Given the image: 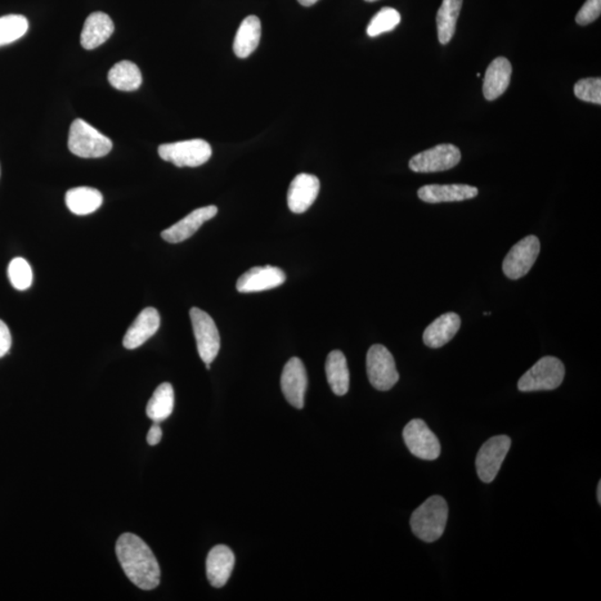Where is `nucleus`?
<instances>
[{"instance_id": "a878e982", "label": "nucleus", "mask_w": 601, "mask_h": 601, "mask_svg": "<svg viewBox=\"0 0 601 601\" xmlns=\"http://www.w3.org/2000/svg\"><path fill=\"white\" fill-rule=\"evenodd\" d=\"M174 389L169 383H161L152 393L146 407V415L154 423L160 424L169 418L174 410Z\"/></svg>"}, {"instance_id": "9d476101", "label": "nucleus", "mask_w": 601, "mask_h": 601, "mask_svg": "<svg viewBox=\"0 0 601 601\" xmlns=\"http://www.w3.org/2000/svg\"><path fill=\"white\" fill-rule=\"evenodd\" d=\"M540 253V242L535 235L524 237L510 250L502 264L505 276L511 280L522 279L531 270Z\"/></svg>"}, {"instance_id": "ddd939ff", "label": "nucleus", "mask_w": 601, "mask_h": 601, "mask_svg": "<svg viewBox=\"0 0 601 601\" xmlns=\"http://www.w3.org/2000/svg\"><path fill=\"white\" fill-rule=\"evenodd\" d=\"M285 280V273L279 268L255 267L237 280L236 289L240 293L262 292V291L277 288L284 284Z\"/></svg>"}, {"instance_id": "393cba45", "label": "nucleus", "mask_w": 601, "mask_h": 601, "mask_svg": "<svg viewBox=\"0 0 601 601\" xmlns=\"http://www.w3.org/2000/svg\"><path fill=\"white\" fill-rule=\"evenodd\" d=\"M109 82L119 91L134 92L141 87L142 73L134 62L122 61L111 67L109 71Z\"/></svg>"}, {"instance_id": "cd10ccee", "label": "nucleus", "mask_w": 601, "mask_h": 601, "mask_svg": "<svg viewBox=\"0 0 601 601\" xmlns=\"http://www.w3.org/2000/svg\"><path fill=\"white\" fill-rule=\"evenodd\" d=\"M29 21L25 16L8 15L0 17V46L12 44L22 37L29 30Z\"/></svg>"}, {"instance_id": "7c9ffc66", "label": "nucleus", "mask_w": 601, "mask_h": 601, "mask_svg": "<svg viewBox=\"0 0 601 601\" xmlns=\"http://www.w3.org/2000/svg\"><path fill=\"white\" fill-rule=\"evenodd\" d=\"M573 92L580 101L601 104V79L599 78L580 80L576 83Z\"/></svg>"}, {"instance_id": "f8f14e48", "label": "nucleus", "mask_w": 601, "mask_h": 601, "mask_svg": "<svg viewBox=\"0 0 601 601\" xmlns=\"http://www.w3.org/2000/svg\"><path fill=\"white\" fill-rule=\"evenodd\" d=\"M281 388L291 406L302 409L308 389V375L299 358H290L281 376Z\"/></svg>"}, {"instance_id": "20e7f679", "label": "nucleus", "mask_w": 601, "mask_h": 601, "mask_svg": "<svg viewBox=\"0 0 601 601\" xmlns=\"http://www.w3.org/2000/svg\"><path fill=\"white\" fill-rule=\"evenodd\" d=\"M564 366L559 358L545 357L528 370L518 383L522 392L549 391L562 385L564 379Z\"/></svg>"}, {"instance_id": "f3484780", "label": "nucleus", "mask_w": 601, "mask_h": 601, "mask_svg": "<svg viewBox=\"0 0 601 601\" xmlns=\"http://www.w3.org/2000/svg\"><path fill=\"white\" fill-rule=\"evenodd\" d=\"M160 325L161 317L156 309L146 308L143 309L124 336V348L134 350L142 347L147 340H150L159 331Z\"/></svg>"}, {"instance_id": "f257e3e1", "label": "nucleus", "mask_w": 601, "mask_h": 601, "mask_svg": "<svg viewBox=\"0 0 601 601\" xmlns=\"http://www.w3.org/2000/svg\"><path fill=\"white\" fill-rule=\"evenodd\" d=\"M116 555L128 580L143 590L160 585L161 569L150 547L134 533H124L116 542Z\"/></svg>"}, {"instance_id": "f704fd0d", "label": "nucleus", "mask_w": 601, "mask_h": 601, "mask_svg": "<svg viewBox=\"0 0 601 601\" xmlns=\"http://www.w3.org/2000/svg\"><path fill=\"white\" fill-rule=\"evenodd\" d=\"M298 2L300 4H302V6L309 7V6H313V4L317 3L318 0H298Z\"/></svg>"}, {"instance_id": "412c9836", "label": "nucleus", "mask_w": 601, "mask_h": 601, "mask_svg": "<svg viewBox=\"0 0 601 601\" xmlns=\"http://www.w3.org/2000/svg\"><path fill=\"white\" fill-rule=\"evenodd\" d=\"M460 326L461 318L457 313L442 314L424 330V342L429 348H441L455 338Z\"/></svg>"}, {"instance_id": "6e6552de", "label": "nucleus", "mask_w": 601, "mask_h": 601, "mask_svg": "<svg viewBox=\"0 0 601 601\" xmlns=\"http://www.w3.org/2000/svg\"><path fill=\"white\" fill-rule=\"evenodd\" d=\"M403 440L412 455L419 459L432 461L440 457V441L424 420L410 421L403 430Z\"/></svg>"}, {"instance_id": "e433bc0d", "label": "nucleus", "mask_w": 601, "mask_h": 601, "mask_svg": "<svg viewBox=\"0 0 601 601\" xmlns=\"http://www.w3.org/2000/svg\"><path fill=\"white\" fill-rule=\"evenodd\" d=\"M366 2H367V3H375V2H378V0H366Z\"/></svg>"}, {"instance_id": "4be33fe9", "label": "nucleus", "mask_w": 601, "mask_h": 601, "mask_svg": "<svg viewBox=\"0 0 601 601\" xmlns=\"http://www.w3.org/2000/svg\"><path fill=\"white\" fill-rule=\"evenodd\" d=\"M262 25L257 16L246 17L242 21L233 43V51L239 58H248L258 48L261 40Z\"/></svg>"}, {"instance_id": "c756f323", "label": "nucleus", "mask_w": 601, "mask_h": 601, "mask_svg": "<svg viewBox=\"0 0 601 601\" xmlns=\"http://www.w3.org/2000/svg\"><path fill=\"white\" fill-rule=\"evenodd\" d=\"M8 277L16 290H29L33 284V270L25 259L16 258L9 263Z\"/></svg>"}, {"instance_id": "b1692460", "label": "nucleus", "mask_w": 601, "mask_h": 601, "mask_svg": "<svg viewBox=\"0 0 601 601\" xmlns=\"http://www.w3.org/2000/svg\"><path fill=\"white\" fill-rule=\"evenodd\" d=\"M65 201L71 213L88 215L101 208L103 195L95 188L76 187L66 193Z\"/></svg>"}, {"instance_id": "2eb2a0df", "label": "nucleus", "mask_w": 601, "mask_h": 601, "mask_svg": "<svg viewBox=\"0 0 601 601\" xmlns=\"http://www.w3.org/2000/svg\"><path fill=\"white\" fill-rule=\"evenodd\" d=\"M320 192V181L312 174H299L288 192V205L291 212L302 214L311 208Z\"/></svg>"}, {"instance_id": "aec40b11", "label": "nucleus", "mask_w": 601, "mask_h": 601, "mask_svg": "<svg viewBox=\"0 0 601 601\" xmlns=\"http://www.w3.org/2000/svg\"><path fill=\"white\" fill-rule=\"evenodd\" d=\"M513 67L505 57H497L488 66L483 78V95L487 101H495L509 87Z\"/></svg>"}, {"instance_id": "72a5a7b5", "label": "nucleus", "mask_w": 601, "mask_h": 601, "mask_svg": "<svg viewBox=\"0 0 601 601\" xmlns=\"http://www.w3.org/2000/svg\"><path fill=\"white\" fill-rule=\"evenodd\" d=\"M161 436H163V432H161L160 424L155 423L152 425L149 433H147V442H149L150 446L159 445Z\"/></svg>"}, {"instance_id": "423d86ee", "label": "nucleus", "mask_w": 601, "mask_h": 601, "mask_svg": "<svg viewBox=\"0 0 601 601\" xmlns=\"http://www.w3.org/2000/svg\"><path fill=\"white\" fill-rule=\"evenodd\" d=\"M161 160L170 161L177 168H197L206 163L212 156V147L204 140H190L159 147Z\"/></svg>"}, {"instance_id": "0eeeda50", "label": "nucleus", "mask_w": 601, "mask_h": 601, "mask_svg": "<svg viewBox=\"0 0 601 601\" xmlns=\"http://www.w3.org/2000/svg\"><path fill=\"white\" fill-rule=\"evenodd\" d=\"M193 332H194L197 351L205 365H210L218 357L221 348V338L212 317L203 309L192 308L190 311Z\"/></svg>"}, {"instance_id": "bb28decb", "label": "nucleus", "mask_w": 601, "mask_h": 601, "mask_svg": "<svg viewBox=\"0 0 601 601\" xmlns=\"http://www.w3.org/2000/svg\"><path fill=\"white\" fill-rule=\"evenodd\" d=\"M464 0H443L437 13L439 42L442 45L450 43L456 33L457 18H459Z\"/></svg>"}, {"instance_id": "2f4dec72", "label": "nucleus", "mask_w": 601, "mask_h": 601, "mask_svg": "<svg viewBox=\"0 0 601 601\" xmlns=\"http://www.w3.org/2000/svg\"><path fill=\"white\" fill-rule=\"evenodd\" d=\"M601 12V0H587L584 6L578 12L576 22L578 25L586 26L599 18Z\"/></svg>"}, {"instance_id": "a211bd4d", "label": "nucleus", "mask_w": 601, "mask_h": 601, "mask_svg": "<svg viewBox=\"0 0 601 601\" xmlns=\"http://www.w3.org/2000/svg\"><path fill=\"white\" fill-rule=\"evenodd\" d=\"M478 188L465 184H450V185H424L418 191V196L425 203L437 204L447 202H461L474 199L478 195Z\"/></svg>"}, {"instance_id": "5701e85b", "label": "nucleus", "mask_w": 601, "mask_h": 601, "mask_svg": "<svg viewBox=\"0 0 601 601\" xmlns=\"http://www.w3.org/2000/svg\"><path fill=\"white\" fill-rule=\"evenodd\" d=\"M325 374L332 391L336 396L347 394L350 388V372L347 358L339 350H334L327 356Z\"/></svg>"}, {"instance_id": "4c0bfd02", "label": "nucleus", "mask_w": 601, "mask_h": 601, "mask_svg": "<svg viewBox=\"0 0 601 601\" xmlns=\"http://www.w3.org/2000/svg\"><path fill=\"white\" fill-rule=\"evenodd\" d=\"M0 174H2V169H0Z\"/></svg>"}, {"instance_id": "c9c22d12", "label": "nucleus", "mask_w": 601, "mask_h": 601, "mask_svg": "<svg viewBox=\"0 0 601 601\" xmlns=\"http://www.w3.org/2000/svg\"><path fill=\"white\" fill-rule=\"evenodd\" d=\"M597 500H598V504L600 505L601 504V482H599L598 487H597Z\"/></svg>"}, {"instance_id": "dca6fc26", "label": "nucleus", "mask_w": 601, "mask_h": 601, "mask_svg": "<svg viewBox=\"0 0 601 601\" xmlns=\"http://www.w3.org/2000/svg\"><path fill=\"white\" fill-rule=\"evenodd\" d=\"M235 557L233 551L224 545L215 546L206 559V575L215 589L226 585L235 569Z\"/></svg>"}, {"instance_id": "1a4fd4ad", "label": "nucleus", "mask_w": 601, "mask_h": 601, "mask_svg": "<svg viewBox=\"0 0 601 601\" xmlns=\"http://www.w3.org/2000/svg\"><path fill=\"white\" fill-rule=\"evenodd\" d=\"M511 439L508 436H496L489 439L480 448L475 468L480 480L484 483H491L499 473L502 464L510 450Z\"/></svg>"}, {"instance_id": "6ab92c4d", "label": "nucleus", "mask_w": 601, "mask_h": 601, "mask_svg": "<svg viewBox=\"0 0 601 601\" xmlns=\"http://www.w3.org/2000/svg\"><path fill=\"white\" fill-rule=\"evenodd\" d=\"M114 22L105 12L91 13L84 22L80 44L87 51L100 47L114 33Z\"/></svg>"}, {"instance_id": "c85d7f7f", "label": "nucleus", "mask_w": 601, "mask_h": 601, "mask_svg": "<svg viewBox=\"0 0 601 601\" xmlns=\"http://www.w3.org/2000/svg\"><path fill=\"white\" fill-rule=\"evenodd\" d=\"M401 15L397 9L384 7L372 18L366 29L367 36L378 37L381 34L388 33L400 24Z\"/></svg>"}, {"instance_id": "f03ea898", "label": "nucleus", "mask_w": 601, "mask_h": 601, "mask_svg": "<svg viewBox=\"0 0 601 601\" xmlns=\"http://www.w3.org/2000/svg\"><path fill=\"white\" fill-rule=\"evenodd\" d=\"M449 508L445 499L440 496L428 498L423 505L412 514L410 526L416 537L428 542L440 539L446 531Z\"/></svg>"}, {"instance_id": "4468645a", "label": "nucleus", "mask_w": 601, "mask_h": 601, "mask_svg": "<svg viewBox=\"0 0 601 601\" xmlns=\"http://www.w3.org/2000/svg\"><path fill=\"white\" fill-rule=\"evenodd\" d=\"M218 208L214 205L193 210L187 217L166 228L161 232V237L169 243L177 244L190 239L205 222L212 219L218 214Z\"/></svg>"}, {"instance_id": "9b49d317", "label": "nucleus", "mask_w": 601, "mask_h": 601, "mask_svg": "<svg viewBox=\"0 0 601 601\" xmlns=\"http://www.w3.org/2000/svg\"><path fill=\"white\" fill-rule=\"evenodd\" d=\"M461 161V152L452 144H440L421 152L409 161L416 173H436L456 168Z\"/></svg>"}, {"instance_id": "7ed1b4c3", "label": "nucleus", "mask_w": 601, "mask_h": 601, "mask_svg": "<svg viewBox=\"0 0 601 601\" xmlns=\"http://www.w3.org/2000/svg\"><path fill=\"white\" fill-rule=\"evenodd\" d=\"M69 149L82 159H100L109 154L113 143L85 120L75 119L70 125Z\"/></svg>"}, {"instance_id": "473e14b6", "label": "nucleus", "mask_w": 601, "mask_h": 601, "mask_svg": "<svg viewBox=\"0 0 601 601\" xmlns=\"http://www.w3.org/2000/svg\"><path fill=\"white\" fill-rule=\"evenodd\" d=\"M12 348V334L6 323L0 320V358L6 356Z\"/></svg>"}, {"instance_id": "39448f33", "label": "nucleus", "mask_w": 601, "mask_h": 601, "mask_svg": "<svg viewBox=\"0 0 601 601\" xmlns=\"http://www.w3.org/2000/svg\"><path fill=\"white\" fill-rule=\"evenodd\" d=\"M366 372L372 387L379 391L392 389L400 378L391 352L381 344L372 345L367 351Z\"/></svg>"}]
</instances>
